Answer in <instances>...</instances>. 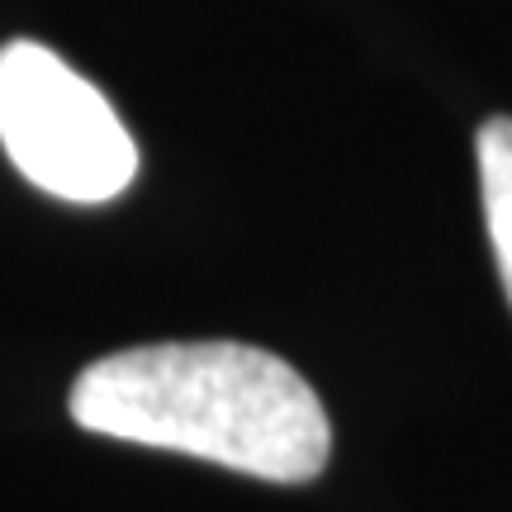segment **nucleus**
<instances>
[{
  "label": "nucleus",
  "instance_id": "f257e3e1",
  "mask_svg": "<svg viewBox=\"0 0 512 512\" xmlns=\"http://www.w3.org/2000/svg\"><path fill=\"white\" fill-rule=\"evenodd\" d=\"M86 432L214 460L271 484L323 475L332 427L309 380L242 342H157L95 361L72 384Z\"/></svg>",
  "mask_w": 512,
  "mask_h": 512
},
{
  "label": "nucleus",
  "instance_id": "f03ea898",
  "mask_svg": "<svg viewBox=\"0 0 512 512\" xmlns=\"http://www.w3.org/2000/svg\"><path fill=\"white\" fill-rule=\"evenodd\" d=\"M0 143L24 181L72 204H105L138 176V147L114 105L29 38L0 48Z\"/></svg>",
  "mask_w": 512,
  "mask_h": 512
},
{
  "label": "nucleus",
  "instance_id": "7ed1b4c3",
  "mask_svg": "<svg viewBox=\"0 0 512 512\" xmlns=\"http://www.w3.org/2000/svg\"><path fill=\"white\" fill-rule=\"evenodd\" d=\"M479 195H484V223L498 256V275L512 304V119H489L479 128Z\"/></svg>",
  "mask_w": 512,
  "mask_h": 512
}]
</instances>
